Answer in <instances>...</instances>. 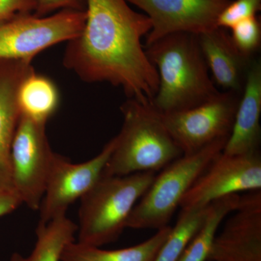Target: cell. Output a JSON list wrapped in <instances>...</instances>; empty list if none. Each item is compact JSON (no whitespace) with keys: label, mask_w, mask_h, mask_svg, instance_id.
Instances as JSON below:
<instances>
[{"label":"cell","mask_w":261,"mask_h":261,"mask_svg":"<svg viewBox=\"0 0 261 261\" xmlns=\"http://www.w3.org/2000/svg\"><path fill=\"white\" fill-rule=\"evenodd\" d=\"M261 62L253 59L247 70L231 134L223 153L245 155L260 152Z\"/></svg>","instance_id":"cell-14"},{"label":"cell","mask_w":261,"mask_h":261,"mask_svg":"<svg viewBox=\"0 0 261 261\" xmlns=\"http://www.w3.org/2000/svg\"><path fill=\"white\" fill-rule=\"evenodd\" d=\"M155 175L144 172L102 176L81 198L78 243L100 247L116 241Z\"/></svg>","instance_id":"cell-4"},{"label":"cell","mask_w":261,"mask_h":261,"mask_svg":"<svg viewBox=\"0 0 261 261\" xmlns=\"http://www.w3.org/2000/svg\"><path fill=\"white\" fill-rule=\"evenodd\" d=\"M113 138L100 152L87 162L74 163L55 154L45 192L39 211V224L65 216L69 206L82 198L103 176L105 168L114 149Z\"/></svg>","instance_id":"cell-10"},{"label":"cell","mask_w":261,"mask_h":261,"mask_svg":"<svg viewBox=\"0 0 261 261\" xmlns=\"http://www.w3.org/2000/svg\"><path fill=\"white\" fill-rule=\"evenodd\" d=\"M171 228L169 226L161 228L143 243L118 250H102L71 242L65 247L61 261H153Z\"/></svg>","instance_id":"cell-16"},{"label":"cell","mask_w":261,"mask_h":261,"mask_svg":"<svg viewBox=\"0 0 261 261\" xmlns=\"http://www.w3.org/2000/svg\"><path fill=\"white\" fill-rule=\"evenodd\" d=\"M59 92L53 81L36 72L20 85L18 104L22 114L47 123L59 106Z\"/></svg>","instance_id":"cell-18"},{"label":"cell","mask_w":261,"mask_h":261,"mask_svg":"<svg viewBox=\"0 0 261 261\" xmlns=\"http://www.w3.org/2000/svg\"><path fill=\"white\" fill-rule=\"evenodd\" d=\"M261 190L260 152L245 155L218 154L182 199L181 209L202 207L242 192Z\"/></svg>","instance_id":"cell-9"},{"label":"cell","mask_w":261,"mask_h":261,"mask_svg":"<svg viewBox=\"0 0 261 261\" xmlns=\"http://www.w3.org/2000/svg\"><path fill=\"white\" fill-rule=\"evenodd\" d=\"M231 37L245 56L253 58L260 47L261 24L257 15L245 19L231 27Z\"/></svg>","instance_id":"cell-21"},{"label":"cell","mask_w":261,"mask_h":261,"mask_svg":"<svg viewBox=\"0 0 261 261\" xmlns=\"http://www.w3.org/2000/svg\"><path fill=\"white\" fill-rule=\"evenodd\" d=\"M241 94L226 91L197 107L159 113L183 154H192L216 141L229 137Z\"/></svg>","instance_id":"cell-8"},{"label":"cell","mask_w":261,"mask_h":261,"mask_svg":"<svg viewBox=\"0 0 261 261\" xmlns=\"http://www.w3.org/2000/svg\"><path fill=\"white\" fill-rule=\"evenodd\" d=\"M37 9L34 14L47 16L55 11L75 10L84 11L87 9V0H36Z\"/></svg>","instance_id":"cell-23"},{"label":"cell","mask_w":261,"mask_h":261,"mask_svg":"<svg viewBox=\"0 0 261 261\" xmlns=\"http://www.w3.org/2000/svg\"><path fill=\"white\" fill-rule=\"evenodd\" d=\"M78 228L66 216L57 218L47 224L37 226V242L32 253L24 257L14 252L10 261H61L66 245L75 241Z\"/></svg>","instance_id":"cell-17"},{"label":"cell","mask_w":261,"mask_h":261,"mask_svg":"<svg viewBox=\"0 0 261 261\" xmlns=\"http://www.w3.org/2000/svg\"><path fill=\"white\" fill-rule=\"evenodd\" d=\"M121 111L123 125L103 176L155 173L183 155L150 104L128 98Z\"/></svg>","instance_id":"cell-3"},{"label":"cell","mask_w":261,"mask_h":261,"mask_svg":"<svg viewBox=\"0 0 261 261\" xmlns=\"http://www.w3.org/2000/svg\"><path fill=\"white\" fill-rule=\"evenodd\" d=\"M260 10L261 0H231L221 12L218 27L231 29L239 22L255 16Z\"/></svg>","instance_id":"cell-22"},{"label":"cell","mask_w":261,"mask_h":261,"mask_svg":"<svg viewBox=\"0 0 261 261\" xmlns=\"http://www.w3.org/2000/svg\"><path fill=\"white\" fill-rule=\"evenodd\" d=\"M197 36L215 82L226 91L242 93L247 70L254 58L239 50L228 29L218 27Z\"/></svg>","instance_id":"cell-15"},{"label":"cell","mask_w":261,"mask_h":261,"mask_svg":"<svg viewBox=\"0 0 261 261\" xmlns=\"http://www.w3.org/2000/svg\"><path fill=\"white\" fill-rule=\"evenodd\" d=\"M22 201L15 190L0 192V217L15 211Z\"/></svg>","instance_id":"cell-25"},{"label":"cell","mask_w":261,"mask_h":261,"mask_svg":"<svg viewBox=\"0 0 261 261\" xmlns=\"http://www.w3.org/2000/svg\"><path fill=\"white\" fill-rule=\"evenodd\" d=\"M143 10L152 29L145 46L161 38L186 32L198 34L218 27L221 12L231 0H126Z\"/></svg>","instance_id":"cell-11"},{"label":"cell","mask_w":261,"mask_h":261,"mask_svg":"<svg viewBox=\"0 0 261 261\" xmlns=\"http://www.w3.org/2000/svg\"><path fill=\"white\" fill-rule=\"evenodd\" d=\"M46 123L22 114L11 148L13 190L32 210H39L51 163V150L46 135Z\"/></svg>","instance_id":"cell-7"},{"label":"cell","mask_w":261,"mask_h":261,"mask_svg":"<svg viewBox=\"0 0 261 261\" xmlns=\"http://www.w3.org/2000/svg\"><path fill=\"white\" fill-rule=\"evenodd\" d=\"M228 139L216 141L194 153L183 154L163 168L136 204L126 228L158 231L168 226L184 196L211 161L223 152Z\"/></svg>","instance_id":"cell-5"},{"label":"cell","mask_w":261,"mask_h":261,"mask_svg":"<svg viewBox=\"0 0 261 261\" xmlns=\"http://www.w3.org/2000/svg\"><path fill=\"white\" fill-rule=\"evenodd\" d=\"M145 49L159 73V89L150 104L158 112L165 114L197 107L221 92L209 74L197 34L174 33Z\"/></svg>","instance_id":"cell-2"},{"label":"cell","mask_w":261,"mask_h":261,"mask_svg":"<svg viewBox=\"0 0 261 261\" xmlns=\"http://www.w3.org/2000/svg\"><path fill=\"white\" fill-rule=\"evenodd\" d=\"M86 10H62L55 14L15 15L0 22V60H29L44 49L78 37Z\"/></svg>","instance_id":"cell-6"},{"label":"cell","mask_w":261,"mask_h":261,"mask_svg":"<svg viewBox=\"0 0 261 261\" xmlns=\"http://www.w3.org/2000/svg\"><path fill=\"white\" fill-rule=\"evenodd\" d=\"M209 206L181 209L177 222L158 252L153 261H177L187 245L205 221Z\"/></svg>","instance_id":"cell-20"},{"label":"cell","mask_w":261,"mask_h":261,"mask_svg":"<svg viewBox=\"0 0 261 261\" xmlns=\"http://www.w3.org/2000/svg\"><path fill=\"white\" fill-rule=\"evenodd\" d=\"M86 13L83 30L65 48V68L84 82H108L128 98L151 104L159 78L141 42L152 29L148 17L126 0H87Z\"/></svg>","instance_id":"cell-1"},{"label":"cell","mask_w":261,"mask_h":261,"mask_svg":"<svg viewBox=\"0 0 261 261\" xmlns=\"http://www.w3.org/2000/svg\"><path fill=\"white\" fill-rule=\"evenodd\" d=\"M240 197L238 194H235L211 202L203 224L187 245L177 261H207L220 225L226 216L235 210Z\"/></svg>","instance_id":"cell-19"},{"label":"cell","mask_w":261,"mask_h":261,"mask_svg":"<svg viewBox=\"0 0 261 261\" xmlns=\"http://www.w3.org/2000/svg\"><path fill=\"white\" fill-rule=\"evenodd\" d=\"M207 261H261V190L240 196Z\"/></svg>","instance_id":"cell-12"},{"label":"cell","mask_w":261,"mask_h":261,"mask_svg":"<svg viewBox=\"0 0 261 261\" xmlns=\"http://www.w3.org/2000/svg\"><path fill=\"white\" fill-rule=\"evenodd\" d=\"M34 72L32 61L0 60V192L14 190L11 148L21 116L19 89L23 81Z\"/></svg>","instance_id":"cell-13"},{"label":"cell","mask_w":261,"mask_h":261,"mask_svg":"<svg viewBox=\"0 0 261 261\" xmlns=\"http://www.w3.org/2000/svg\"><path fill=\"white\" fill-rule=\"evenodd\" d=\"M36 0H0V22L15 15L34 13Z\"/></svg>","instance_id":"cell-24"}]
</instances>
